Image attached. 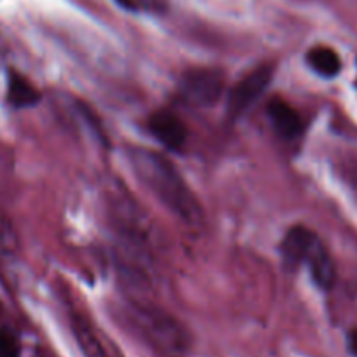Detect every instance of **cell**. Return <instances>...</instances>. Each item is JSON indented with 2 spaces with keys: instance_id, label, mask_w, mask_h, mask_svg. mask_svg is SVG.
<instances>
[{
  "instance_id": "cell-3",
  "label": "cell",
  "mask_w": 357,
  "mask_h": 357,
  "mask_svg": "<svg viewBox=\"0 0 357 357\" xmlns=\"http://www.w3.org/2000/svg\"><path fill=\"white\" fill-rule=\"evenodd\" d=\"M274 77V66L272 65H260L250 73L243 77L236 86L230 89L229 98H227V112L230 119H237L246 114L258 100L261 94L267 91Z\"/></svg>"
},
{
  "instance_id": "cell-10",
  "label": "cell",
  "mask_w": 357,
  "mask_h": 357,
  "mask_svg": "<svg viewBox=\"0 0 357 357\" xmlns=\"http://www.w3.org/2000/svg\"><path fill=\"white\" fill-rule=\"evenodd\" d=\"M349 351L352 356L357 357V328L349 333Z\"/></svg>"
},
{
  "instance_id": "cell-8",
  "label": "cell",
  "mask_w": 357,
  "mask_h": 357,
  "mask_svg": "<svg viewBox=\"0 0 357 357\" xmlns=\"http://www.w3.org/2000/svg\"><path fill=\"white\" fill-rule=\"evenodd\" d=\"M307 65L314 72L319 73L321 77L333 79L340 73L342 59L335 49L326 47V45H316V47L309 49V52H307Z\"/></svg>"
},
{
  "instance_id": "cell-7",
  "label": "cell",
  "mask_w": 357,
  "mask_h": 357,
  "mask_svg": "<svg viewBox=\"0 0 357 357\" xmlns=\"http://www.w3.org/2000/svg\"><path fill=\"white\" fill-rule=\"evenodd\" d=\"M42 100V94L30 79L14 68H7V87H6V101L14 110H23L38 105Z\"/></svg>"
},
{
  "instance_id": "cell-11",
  "label": "cell",
  "mask_w": 357,
  "mask_h": 357,
  "mask_svg": "<svg viewBox=\"0 0 357 357\" xmlns=\"http://www.w3.org/2000/svg\"><path fill=\"white\" fill-rule=\"evenodd\" d=\"M119 3H121L122 7H124V9H131V10H135V9H138V3H136V0H117Z\"/></svg>"
},
{
  "instance_id": "cell-9",
  "label": "cell",
  "mask_w": 357,
  "mask_h": 357,
  "mask_svg": "<svg viewBox=\"0 0 357 357\" xmlns=\"http://www.w3.org/2000/svg\"><path fill=\"white\" fill-rule=\"evenodd\" d=\"M0 357H21L20 337L10 328H0Z\"/></svg>"
},
{
  "instance_id": "cell-6",
  "label": "cell",
  "mask_w": 357,
  "mask_h": 357,
  "mask_svg": "<svg viewBox=\"0 0 357 357\" xmlns=\"http://www.w3.org/2000/svg\"><path fill=\"white\" fill-rule=\"evenodd\" d=\"M267 117L271 121L272 129L279 138L291 142V139L300 138L303 132V119L296 112L295 107L284 101L282 98H272L267 103Z\"/></svg>"
},
{
  "instance_id": "cell-4",
  "label": "cell",
  "mask_w": 357,
  "mask_h": 357,
  "mask_svg": "<svg viewBox=\"0 0 357 357\" xmlns=\"http://www.w3.org/2000/svg\"><path fill=\"white\" fill-rule=\"evenodd\" d=\"M223 93V75L218 70H188L180 80V94L185 101L197 107L216 103Z\"/></svg>"
},
{
  "instance_id": "cell-5",
  "label": "cell",
  "mask_w": 357,
  "mask_h": 357,
  "mask_svg": "<svg viewBox=\"0 0 357 357\" xmlns=\"http://www.w3.org/2000/svg\"><path fill=\"white\" fill-rule=\"evenodd\" d=\"M149 131L152 132L153 138L164 146V149L171 150V152H181L187 143L188 131L187 126L183 124L176 114L169 110H159L155 114L150 115Z\"/></svg>"
},
{
  "instance_id": "cell-2",
  "label": "cell",
  "mask_w": 357,
  "mask_h": 357,
  "mask_svg": "<svg viewBox=\"0 0 357 357\" xmlns=\"http://www.w3.org/2000/svg\"><path fill=\"white\" fill-rule=\"evenodd\" d=\"M281 253L289 267L305 265L321 289L333 288L337 281L335 261L321 237L309 227H291L281 243Z\"/></svg>"
},
{
  "instance_id": "cell-1",
  "label": "cell",
  "mask_w": 357,
  "mask_h": 357,
  "mask_svg": "<svg viewBox=\"0 0 357 357\" xmlns=\"http://www.w3.org/2000/svg\"><path fill=\"white\" fill-rule=\"evenodd\" d=\"M128 157L136 176L162 202L164 208L188 225L202 222V209L197 199L166 157L146 149H131Z\"/></svg>"
}]
</instances>
